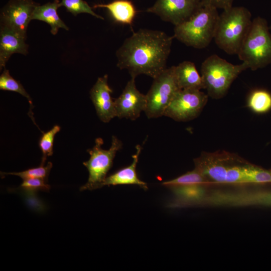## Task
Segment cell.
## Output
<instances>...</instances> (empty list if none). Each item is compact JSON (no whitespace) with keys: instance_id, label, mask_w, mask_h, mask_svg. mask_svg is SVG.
Here are the masks:
<instances>
[{"instance_id":"obj_10","label":"cell","mask_w":271,"mask_h":271,"mask_svg":"<svg viewBox=\"0 0 271 271\" xmlns=\"http://www.w3.org/2000/svg\"><path fill=\"white\" fill-rule=\"evenodd\" d=\"M202 6L201 0H156L146 12L176 26L188 20Z\"/></svg>"},{"instance_id":"obj_19","label":"cell","mask_w":271,"mask_h":271,"mask_svg":"<svg viewBox=\"0 0 271 271\" xmlns=\"http://www.w3.org/2000/svg\"><path fill=\"white\" fill-rule=\"evenodd\" d=\"M93 9L104 8L116 22L131 26L137 11L129 0H114L107 4H95Z\"/></svg>"},{"instance_id":"obj_9","label":"cell","mask_w":271,"mask_h":271,"mask_svg":"<svg viewBox=\"0 0 271 271\" xmlns=\"http://www.w3.org/2000/svg\"><path fill=\"white\" fill-rule=\"evenodd\" d=\"M208 95L198 89H180L166 108L164 116L178 121L197 117L208 101Z\"/></svg>"},{"instance_id":"obj_25","label":"cell","mask_w":271,"mask_h":271,"mask_svg":"<svg viewBox=\"0 0 271 271\" xmlns=\"http://www.w3.org/2000/svg\"><path fill=\"white\" fill-rule=\"evenodd\" d=\"M60 129L59 125H55L50 130L43 132L39 142V146L43 155L41 165H44L47 157L52 155L54 138Z\"/></svg>"},{"instance_id":"obj_11","label":"cell","mask_w":271,"mask_h":271,"mask_svg":"<svg viewBox=\"0 0 271 271\" xmlns=\"http://www.w3.org/2000/svg\"><path fill=\"white\" fill-rule=\"evenodd\" d=\"M33 0H10L1 9V27L27 37V31L36 7Z\"/></svg>"},{"instance_id":"obj_23","label":"cell","mask_w":271,"mask_h":271,"mask_svg":"<svg viewBox=\"0 0 271 271\" xmlns=\"http://www.w3.org/2000/svg\"><path fill=\"white\" fill-rule=\"evenodd\" d=\"M4 69L0 76V89L19 93L27 98L32 107L31 98L23 86L19 81L16 80L10 75L8 69L6 68Z\"/></svg>"},{"instance_id":"obj_27","label":"cell","mask_w":271,"mask_h":271,"mask_svg":"<svg viewBox=\"0 0 271 271\" xmlns=\"http://www.w3.org/2000/svg\"><path fill=\"white\" fill-rule=\"evenodd\" d=\"M52 167L51 162H48L46 166L41 165L40 166L33 168L20 172L2 173V174L18 176L23 180L32 178H39L46 180Z\"/></svg>"},{"instance_id":"obj_22","label":"cell","mask_w":271,"mask_h":271,"mask_svg":"<svg viewBox=\"0 0 271 271\" xmlns=\"http://www.w3.org/2000/svg\"><path fill=\"white\" fill-rule=\"evenodd\" d=\"M246 183H271V171L248 162L244 167Z\"/></svg>"},{"instance_id":"obj_12","label":"cell","mask_w":271,"mask_h":271,"mask_svg":"<svg viewBox=\"0 0 271 271\" xmlns=\"http://www.w3.org/2000/svg\"><path fill=\"white\" fill-rule=\"evenodd\" d=\"M135 78L131 77L122 93L114 100L116 117L132 120L140 117L147 106L146 95L137 89Z\"/></svg>"},{"instance_id":"obj_26","label":"cell","mask_w":271,"mask_h":271,"mask_svg":"<svg viewBox=\"0 0 271 271\" xmlns=\"http://www.w3.org/2000/svg\"><path fill=\"white\" fill-rule=\"evenodd\" d=\"M61 6L65 7L67 12L76 16L82 13L88 14L97 19L104 20L103 17L95 13L93 8L84 0H62Z\"/></svg>"},{"instance_id":"obj_1","label":"cell","mask_w":271,"mask_h":271,"mask_svg":"<svg viewBox=\"0 0 271 271\" xmlns=\"http://www.w3.org/2000/svg\"><path fill=\"white\" fill-rule=\"evenodd\" d=\"M174 38L161 31L139 29L116 51L117 67L127 70L131 77L144 74L155 78L167 68Z\"/></svg>"},{"instance_id":"obj_4","label":"cell","mask_w":271,"mask_h":271,"mask_svg":"<svg viewBox=\"0 0 271 271\" xmlns=\"http://www.w3.org/2000/svg\"><path fill=\"white\" fill-rule=\"evenodd\" d=\"M248 68L244 62L233 65L216 54L209 56L201 68L204 89L208 96L216 99L224 97L238 75Z\"/></svg>"},{"instance_id":"obj_15","label":"cell","mask_w":271,"mask_h":271,"mask_svg":"<svg viewBox=\"0 0 271 271\" xmlns=\"http://www.w3.org/2000/svg\"><path fill=\"white\" fill-rule=\"evenodd\" d=\"M142 147L138 145L136 147V153L132 155L133 161L127 167L123 168L109 176L106 177L103 183V186L118 185H136L144 190H148L146 183L140 180L138 176L136 168Z\"/></svg>"},{"instance_id":"obj_16","label":"cell","mask_w":271,"mask_h":271,"mask_svg":"<svg viewBox=\"0 0 271 271\" xmlns=\"http://www.w3.org/2000/svg\"><path fill=\"white\" fill-rule=\"evenodd\" d=\"M202 184L173 185L167 187L174 195V199L169 204L171 207H179L199 205L206 195V191Z\"/></svg>"},{"instance_id":"obj_20","label":"cell","mask_w":271,"mask_h":271,"mask_svg":"<svg viewBox=\"0 0 271 271\" xmlns=\"http://www.w3.org/2000/svg\"><path fill=\"white\" fill-rule=\"evenodd\" d=\"M229 192L230 206L260 205L271 206V191Z\"/></svg>"},{"instance_id":"obj_18","label":"cell","mask_w":271,"mask_h":271,"mask_svg":"<svg viewBox=\"0 0 271 271\" xmlns=\"http://www.w3.org/2000/svg\"><path fill=\"white\" fill-rule=\"evenodd\" d=\"M61 7L59 0H54L44 5L38 4L35 8L32 17V20H37L48 24L51 27L50 32L53 35L62 28L69 30L68 27L59 17L57 10Z\"/></svg>"},{"instance_id":"obj_24","label":"cell","mask_w":271,"mask_h":271,"mask_svg":"<svg viewBox=\"0 0 271 271\" xmlns=\"http://www.w3.org/2000/svg\"><path fill=\"white\" fill-rule=\"evenodd\" d=\"M208 183H210L208 180L194 168L193 170L189 171L176 178L164 182L163 185L168 187L173 185L191 184L206 185Z\"/></svg>"},{"instance_id":"obj_29","label":"cell","mask_w":271,"mask_h":271,"mask_svg":"<svg viewBox=\"0 0 271 271\" xmlns=\"http://www.w3.org/2000/svg\"><path fill=\"white\" fill-rule=\"evenodd\" d=\"M203 5H210L223 10L232 7L233 0H201Z\"/></svg>"},{"instance_id":"obj_2","label":"cell","mask_w":271,"mask_h":271,"mask_svg":"<svg viewBox=\"0 0 271 271\" xmlns=\"http://www.w3.org/2000/svg\"><path fill=\"white\" fill-rule=\"evenodd\" d=\"M251 14L244 7H232L219 15L214 40L227 54L237 55L251 26Z\"/></svg>"},{"instance_id":"obj_7","label":"cell","mask_w":271,"mask_h":271,"mask_svg":"<svg viewBox=\"0 0 271 271\" xmlns=\"http://www.w3.org/2000/svg\"><path fill=\"white\" fill-rule=\"evenodd\" d=\"M175 66L166 68L156 77L146 95L145 111L149 118L164 116V112L177 92L180 89L177 83Z\"/></svg>"},{"instance_id":"obj_13","label":"cell","mask_w":271,"mask_h":271,"mask_svg":"<svg viewBox=\"0 0 271 271\" xmlns=\"http://www.w3.org/2000/svg\"><path fill=\"white\" fill-rule=\"evenodd\" d=\"M112 90L108 84V75L98 78L90 91V97L99 119L107 123L116 116Z\"/></svg>"},{"instance_id":"obj_17","label":"cell","mask_w":271,"mask_h":271,"mask_svg":"<svg viewBox=\"0 0 271 271\" xmlns=\"http://www.w3.org/2000/svg\"><path fill=\"white\" fill-rule=\"evenodd\" d=\"M176 80L180 89H204L203 81L194 63L185 61L175 66Z\"/></svg>"},{"instance_id":"obj_30","label":"cell","mask_w":271,"mask_h":271,"mask_svg":"<svg viewBox=\"0 0 271 271\" xmlns=\"http://www.w3.org/2000/svg\"><path fill=\"white\" fill-rule=\"evenodd\" d=\"M269 29H270V30H271V26L270 27V28H269Z\"/></svg>"},{"instance_id":"obj_3","label":"cell","mask_w":271,"mask_h":271,"mask_svg":"<svg viewBox=\"0 0 271 271\" xmlns=\"http://www.w3.org/2000/svg\"><path fill=\"white\" fill-rule=\"evenodd\" d=\"M219 18L216 8L202 4L188 20L175 26L173 36L187 46L204 48L214 38Z\"/></svg>"},{"instance_id":"obj_5","label":"cell","mask_w":271,"mask_h":271,"mask_svg":"<svg viewBox=\"0 0 271 271\" xmlns=\"http://www.w3.org/2000/svg\"><path fill=\"white\" fill-rule=\"evenodd\" d=\"M266 20L257 17L253 19L250 29L237 54L252 71L271 64V33Z\"/></svg>"},{"instance_id":"obj_28","label":"cell","mask_w":271,"mask_h":271,"mask_svg":"<svg viewBox=\"0 0 271 271\" xmlns=\"http://www.w3.org/2000/svg\"><path fill=\"white\" fill-rule=\"evenodd\" d=\"M21 188L28 192L47 191L50 190V186L46 183L45 180L32 178L23 180V182L21 185Z\"/></svg>"},{"instance_id":"obj_8","label":"cell","mask_w":271,"mask_h":271,"mask_svg":"<svg viewBox=\"0 0 271 271\" xmlns=\"http://www.w3.org/2000/svg\"><path fill=\"white\" fill-rule=\"evenodd\" d=\"M244 160L235 154L221 151L213 153L203 152L194 160V162L195 169L210 183H225L229 170Z\"/></svg>"},{"instance_id":"obj_6","label":"cell","mask_w":271,"mask_h":271,"mask_svg":"<svg viewBox=\"0 0 271 271\" xmlns=\"http://www.w3.org/2000/svg\"><path fill=\"white\" fill-rule=\"evenodd\" d=\"M103 139H95V145L87 150L90 155L89 159L83 162L89 172V177L85 184L80 188V190H92L103 187V183L113 164V161L116 153L122 148V143L116 136L111 139V146L108 150L101 148Z\"/></svg>"},{"instance_id":"obj_21","label":"cell","mask_w":271,"mask_h":271,"mask_svg":"<svg viewBox=\"0 0 271 271\" xmlns=\"http://www.w3.org/2000/svg\"><path fill=\"white\" fill-rule=\"evenodd\" d=\"M248 107L256 113H264L271 109V93L265 89H257L250 93Z\"/></svg>"},{"instance_id":"obj_14","label":"cell","mask_w":271,"mask_h":271,"mask_svg":"<svg viewBox=\"0 0 271 271\" xmlns=\"http://www.w3.org/2000/svg\"><path fill=\"white\" fill-rule=\"evenodd\" d=\"M27 37L7 28L1 27L0 30V70L5 68L6 63L15 53L24 55L28 53L29 45Z\"/></svg>"}]
</instances>
